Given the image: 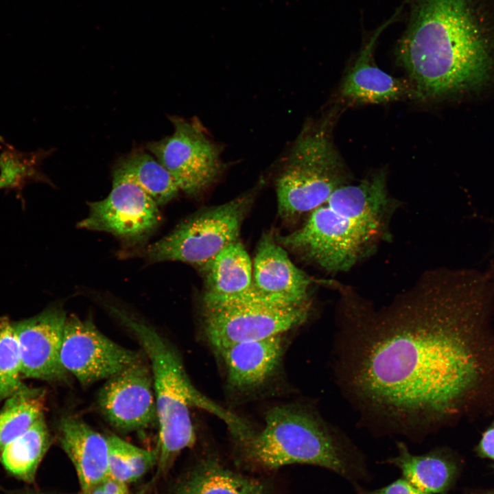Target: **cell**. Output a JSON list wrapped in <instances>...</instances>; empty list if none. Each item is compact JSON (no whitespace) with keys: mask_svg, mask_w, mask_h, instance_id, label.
Masks as SVG:
<instances>
[{"mask_svg":"<svg viewBox=\"0 0 494 494\" xmlns=\"http://www.w3.org/2000/svg\"><path fill=\"white\" fill-rule=\"evenodd\" d=\"M489 290L480 274L427 280L384 311L344 330L341 379L363 412L414 440L451 412L474 383L478 363L462 336Z\"/></svg>","mask_w":494,"mask_h":494,"instance_id":"6da1fadb","label":"cell"},{"mask_svg":"<svg viewBox=\"0 0 494 494\" xmlns=\"http://www.w3.org/2000/svg\"><path fill=\"white\" fill-rule=\"evenodd\" d=\"M397 54L414 99L494 98V0H417Z\"/></svg>","mask_w":494,"mask_h":494,"instance_id":"7a4b0ae2","label":"cell"},{"mask_svg":"<svg viewBox=\"0 0 494 494\" xmlns=\"http://www.w3.org/2000/svg\"><path fill=\"white\" fill-rule=\"evenodd\" d=\"M384 170L337 188L298 229L276 237L285 248L328 272L350 270L386 236L392 203Z\"/></svg>","mask_w":494,"mask_h":494,"instance_id":"3957f363","label":"cell"},{"mask_svg":"<svg viewBox=\"0 0 494 494\" xmlns=\"http://www.w3.org/2000/svg\"><path fill=\"white\" fill-rule=\"evenodd\" d=\"M102 303L137 338L150 365L159 427L157 467L152 481L167 473L180 453L195 444L191 407L224 421L236 441L252 433L248 423L209 399L192 384L180 356L156 329L111 301L104 299Z\"/></svg>","mask_w":494,"mask_h":494,"instance_id":"277c9868","label":"cell"},{"mask_svg":"<svg viewBox=\"0 0 494 494\" xmlns=\"http://www.w3.org/2000/svg\"><path fill=\"white\" fill-rule=\"evenodd\" d=\"M238 445L242 460L251 467L316 466L343 478L355 492L363 487L362 483L372 480L362 451L345 434L305 407L290 404L270 408L263 429Z\"/></svg>","mask_w":494,"mask_h":494,"instance_id":"5b68a950","label":"cell"},{"mask_svg":"<svg viewBox=\"0 0 494 494\" xmlns=\"http://www.w3.org/2000/svg\"><path fill=\"white\" fill-rule=\"evenodd\" d=\"M335 110L305 122L276 180L279 215L292 220L324 204L349 183V172L332 139Z\"/></svg>","mask_w":494,"mask_h":494,"instance_id":"8992f818","label":"cell"},{"mask_svg":"<svg viewBox=\"0 0 494 494\" xmlns=\"http://www.w3.org/2000/svg\"><path fill=\"white\" fill-rule=\"evenodd\" d=\"M203 326L218 351L232 344L283 335L303 324L310 303L277 302L255 292L229 298L203 300Z\"/></svg>","mask_w":494,"mask_h":494,"instance_id":"52a82bcc","label":"cell"},{"mask_svg":"<svg viewBox=\"0 0 494 494\" xmlns=\"http://www.w3.org/2000/svg\"><path fill=\"white\" fill-rule=\"evenodd\" d=\"M255 189L191 215L148 246L146 258L151 262L176 261L204 268L224 248L238 240Z\"/></svg>","mask_w":494,"mask_h":494,"instance_id":"ba28073f","label":"cell"},{"mask_svg":"<svg viewBox=\"0 0 494 494\" xmlns=\"http://www.w3.org/2000/svg\"><path fill=\"white\" fill-rule=\"evenodd\" d=\"M173 132L148 144V150L170 173L180 191L198 196L219 178L225 164L222 149L198 120L171 116Z\"/></svg>","mask_w":494,"mask_h":494,"instance_id":"9c48e42d","label":"cell"},{"mask_svg":"<svg viewBox=\"0 0 494 494\" xmlns=\"http://www.w3.org/2000/svg\"><path fill=\"white\" fill-rule=\"evenodd\" d=\"M89 206L79 228L110 233L131 246L145 242L161 221L159 206L117 164L109 194Z\"/></svg>","mask_w":494,"mask_h":494,"instance_id":"30bf717a","label":"cell"},{"mask_svg":"<svg viewBox=\"0 0 494 494\" xmlns=\"http://www.w3.org/2000/svg\"><path fill=\"white\" fill-rule=\"evenodd\" d=\"M144 356L109 339L91 319L82 320L75 315L67 317L60 362L64 370L82 385L108 379L144 359Z\"/></svg>","mask_w":494,"mask_h":494,"instance_id":"8fae6325","label":"cell"},{"mask_svg":"<svg viewBox=\"0 0 494 494\" xmlns=\"http://www.w3.org/2000/svg\"><path fill=\"white\" fill-rule=\"evenodd\" d=\"M97 402L105 419L119 432L139 431L158 424L150 364L143 359L108 379Z\"/></svg>","mask_w":494,"mask_h":494,"instance_id":"7c38bea8","label":"cell"},{"mask_svg":"<svg viewBox=\"0 0 494 494\" xmlns=\"http://www.w3.org/2000/svg\"><path fill=\"white\" fill-rule=\"evenodd\" d=\"M67 319L60 307H51L32 318L12 322L18 340L23 378L67 381L68 373L60 357Z\"/></svg>","mask_w":494,"mask_h":494,"instance_id":"4fadbf2b","label":"cell"},{"mask_svg":"<svg viewBox=\"0 0 494 494\" xmlns=\"http://www.w3.org/2000/svg\"><path fill=\"white\" fill-rule=\"evenodd\" d=\"M311 279L290 260L272 231L259 242L252 265V288L268 297L295 304L310 303Z\"/></svg>","mask_w":494,"mask_h":494,"instance_id":"5bb4252c","label":"cell"},{"mask_svg":"<svg viewBox=\"0 0 494 494\" xmlns=\"http://www.w3.org/2000/svg\"><path fill=\"white\" fill-rule=\"evenodd\" d=\"M396 16L397 14L380 25L360 50L340 86V96L344 100L368 104L387 103L406 96L412 97L409 81L386 73L373 59L376 41Z\"/></svg>","mask_w":494,"mask_h":494,"instance_id":"9a60e30c","label":"cell"},{"mask_svg":"<svg viewBox=\"0 0 494 494\" xmlns=\"http://www.w3.org/2000/svg\"><path fill=\"white\" fill-rule=\"evenodd\" d=\"M217 352L226 366L229 385L240 391L254 390L278 370L284 352L283 335L236 343Z\"/></svg>","mask_w":494,"mask_h":494,"instance_id":"2e32d148","label":"cell"},{"mask_svg":"<svg viewBox=\"0 0 494 494\" xmlns=\"http://www.w3.org/2000/svg\"><path fill=\"white\" fill-rule=\"evenodd\" d=\"M57 439L75 467L82 493L108 476L107 439L82 419L62 417Z\"/></svg>","mask_w":494,"mask_h":494,"instance_id":"e0dca14e","label":"cell"},{"mask_svg":"<svg viewBox=\"0 0 494 494\" xmlns=\"http://www.w3.org/2000/svg\"><path fill=\"white\" fill-rule=\"evenodd\" d=\"M169 494H274V489L268 479L236 472L207 456L176 480Z\"/></svg>","mask_w":494,"mask_h":494,"instance_id":"ac0fdd59","label":"cell"},{"mask_svg":"<svg viewBox=\"0 0 494 494\" xmlns=\"http://www.w3.org/2000/svg\"><path fill=\"white\" fill-rule=\"evenodd\" d=\"M397 453L384 463L397 468L401 477L428 494H445L456 474L453 460L440 451L413 454L402 441L397 443Z\"/></svg>","mask_w":494,"mask_h":494,"instance_id":"d6986e66","label":"cell"},{"mask_svg":"<svg viewBox=\"0 0 494 494\" xmlns=\"http://www.w3.org/2000/svg\"><path fill=\"white\" fill-rule=\"evenodd\" d=\"M204 298H221L239 295L252 285V266L243 244L238 240L224 248L202 268Z\"/></svg>","mask_w":494,"mask_h":494,"instance_id":"ffe728a7","label":"cell"},{"mask_svg":"<svg viewBox=\"0 0 494 494\" xmlns=\"http://www.w3.org/2000/svg\"><path fill=\"white\" fill-rule=\"evenodd\" d=\"M51 441L43 414L3 448L0 453V462L12 477L32 483Z\"/></svg>","mask_w":494,"mask_h":494,"instance_id":"44dd1931","label":"cell"},{"mask_svg":"<svg viewBox=\"0 0 494 494\" xmlns=\"http://www.w3.org/2000/svg\"><path fill=\"white\" fill-rule=\"evenodd\" d=\"M158 205L175 198L180 189L170 173L155 158L143 150L136 149L116 163Z\"/></svg>","mask_w":494,"mask_h":494,"instance_id":"7402d4cb","label":"cell"},{"mask_svg":"<svg viewBox=\"0 0 494 494\" xmlns=\"http://www.w3.org/2000/svg\"><path fill=\"white\" fill-rule=\"evenodd\" d=\"M45 397L43 389L25 386L4 400L0 410V453L44 414Z\"/></svg>","mask_w":494,"mask_h":494,"instance_id":"603a6c76","label":"cell"},{"mask_svg":"<svg viewBox=\"0 0 494 494\" xmlns=\"http://www.w3.org/2000/svg\"><path fill=\"white\" fill-rule=\"evenodd\" d=\"M108 475L128 484L135 482L156 466L158 451L148 450L116 435L106 437Z\"/></svg>","mask_w":494,"mask_h":494,"instance_id":"cb8c5ba5","label":"cell"},{"mask_svg":"<svg viewBox=\"0 0 494 494\" xmlns=\"http://www.w3.org/2000/svg\"><path fill=\"white\" fill-rule=\"evenodd\" d=\"M19 345L12 321L0 318V402L26 385L22 382Z\"/></svg>","mask_w":494,"mask_h":494,"instance_id":"d4e9b609","label":"cell"},{"mask_svg":"<svg viewBox=\"0 0 494 494\" xmlns=\"http://www.w3.org/2000/svg\"><path fill=\"white\" fill-rule=\"evenodd\" d=\"M357 494H428L401 477L389 484L374 490L362 487Z\"/></svg>","mask_w":494,"mask_h":494,"instance_id":"484cf974","label":"cell"},{"mask_svg":"<svg viewBox=\"0 0 494 494\" xmlns=\"http://www.w3.org/2000/svg\"><path fill=\"white\" fill-rule=\"evenodd\" d=\"M84 494H130L127 484L118 481L109 475Z\"/></svg>","mask_w":494,"mask_h":494,"instance_id":"4316f807","label":"cell"},{"mask_svg":"<svg viewBox=\"0 0 494 494\" xmlns=\"http://www.w3.org/2000/svg\"><path fill=\"white\" fill-rule=\"evenodd\" d=\"M478 451L482 457L494 460V425L487 429L482 434Z\"/></svg>","mask_w":494,"mask_h":494,"instance_id":"83f0119b","label":"cell"},{"mask_svg":"<svg viewBox=\"0 0 494 494\" xmlns=\"http://www.w3.org/2000/svg\"><path fill=\"white\" fill-rule=\"evenodd\" d=\"M11 494H48L45 493L43 492H40L38 491L33 490V489H24V490H19L14 491V493H12Z\"/></svg>","mask_w":494,"mask_h":494,"instance_id":"f1b7e54d","label":"cell"},{"mask_svg":"<svg viewBox=\"0 0 494 494\" xmlns=\"http://www.w3.org/2000/svg\"><path fill=\"white\" fill-rule=\"evenodd\" d=\"M489 494H494V491L492 492V493H489Z\"/></svg>","mask_w":494,"mask_h":494,"instance_id":"f546056e","label":"cell"},{"mask_svg":"<svg viewBox=\"0 0 494 494\" xmlns=\"http://www.w3.org/2000/svg\"><path fill=\"white\" fill-rule=\"evenodd\" d=\"M82 494H84V493H82Z\"/></svg>","mask_w":494,"mask_h":494,"instance_id":"4dcf8cb0","label":"cell"}]
</instances>
